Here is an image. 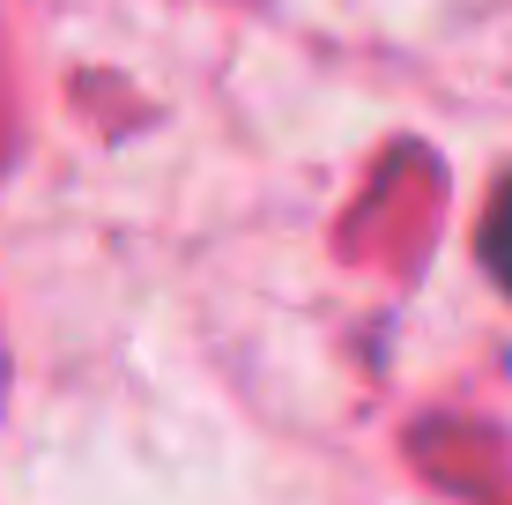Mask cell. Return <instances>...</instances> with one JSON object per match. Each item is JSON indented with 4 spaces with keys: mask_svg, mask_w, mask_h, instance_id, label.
I'll use <instances>...</instances> for the list:
<instances>
[{
    "mask_svg": "<svg viewBox=\"0 0 512 505\" xmlns=\"http://www.w3.org/2000/svg\"><path fill=\"white\" fill-rule=\"evenodd\" d=\"M483 268L498 275V290L512 298V179L498 186V201H490V216H483Z\"/></svg>",
    "mask_w": 512,
    "mask_h": 505,
    "instance_id": "6da1fadb",
    "label": "cell"
}]
</instances>
